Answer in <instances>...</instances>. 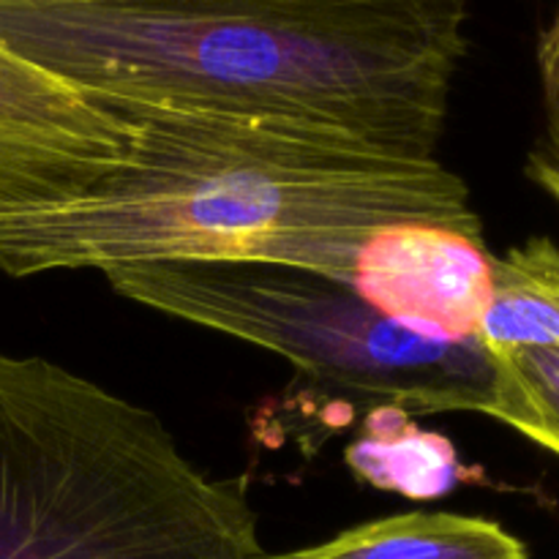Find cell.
<instances>
[{
	"label": "cell",
	"mask_w": 559,
	"mask_h": 559,
	"mask_svg": "<svg viewBox=\"0 0 559 559\" xmlns=\"http://www.w3.org/2000/svg\"><path fill=\"white\" fill-rule=\"evenodd\" d=\"M129 123L115 173L0 224V271H115L153 262H273L349 282L377 233L435 224L484 235L469 186L295 120L104 104Z\"/></svg>",
	"instance_id": "6da1fadb"
},
{
	"label": "cell",
	"mask_w": 559,
	"mask_h": 559,
	"mask_svg": "<svg viewBox=\"0 0 559 559\" xmlns=\"http://www.w3.org/2000/svg\"><path fill=\"white\" fill-rule=\"evenodd\" d=\"M349 284L409 331L473 342L495 293V254L484 235L399 224L369 240Z\"/></svg>",
	"instance_id": "8992f818"
},
{
	"label": "cell",
	"mask_w": 559,
	"mask_h": 559,
	"mask_svg": "<svg viewBox=\"0 0 559 559\" xmlns=\"http://www.w3.org/2000/svg\"><path fill=\"white\" fill-rule=\"evenodd\" d=\"M347 464L377 489L399 491L409 500L451 495L464 478L451 440L424 431L404 409H374L364 437L347 448Z\"/></svg>",
	"instance_id": "9c48e42d"
},
{
	"label": "cell",
	"mask_w": 559,
	"mask_h": 559,
	"mask_svg": "<svg viewBox=\"0 0 559 559\" xmlns=\"http://www.w3.org/2000/svg\"><path fill=\"white\" fill-rule=\"evenodd\" d=\"M467 0H0V44L102 104L254 115L431 158Z\"/></svg>",
	"instance_id": "7a4b0ae2"
},
{
	"label": "cell",
	"mask_w": 559,
	"mask_h": 559,
	"mask_svg": "<svg viewBox=\"0 0 559 559\" xmlns=\"http://www.w3.org/2000/svg\"><path fill=\"white\" fill-rule=\"evenodd\" d=\"M486 353L559 349V246L530 238L495 257V293L478 328Z\"/></svg>",
	"instance_id": "ba28073f"
},
{
	"label": "cell",
	"mask_w": 559,
	"mask_h": 559,
	"mask_svg": "<svg viewBox=\"0 0 559 559\" xmlns=\"http://www.w3.org/2000/svg\"><path fill=\"white\" fill-rule=\"evenodd\" d=\"M267 559H530V551L491 519L413 511L364 522L331 540Z\"/></svg>",
	"instance_id": "52a82bcc"
},
{
	"label": "cell",
	"mask_w": 559,
	"mask_h": 559,
	"mask_svg": "<svg viewBox=\"0 0 559 559\" xmlns=\"http://www.w3.org/2000/svg\"><path fill=\"white\" fill-rule=\"evenodd\" d=\"M544 131L530 151L524 175L559 205V9L538 38Z\"/></svg>",
	"instance_id": "8fae6325"
},
{
	"label": "cell",
	"mask_w": 559,
	"mask_h": 559,
	"mask_svg": "<svg viewBox=\"0 0 559 559\" xmlns=\"http://www.w3.org/2000/svg\"><path fill=\"white\" fill-rule=\"evenodd\" d=\"M495 380L486 415L559 456V349L491 353Z\"/></svg>",
	"instance_id": "30bf717a"
},
{
	"label": "cell",
	"mask_w": 559,
	"mask_h": 559,
	"mask_svg": "<svg viewBox=\"0 0 559 559\" xmlns=\"http://www.w3.org/2000/svg\"><path fill=\"white\" fill-rule=\"evenodd\" d=\"M131 142L115 109L0 44V224L82 194Z\"/></svg>",
	"instance_id": "5b68a950"
},
{
	"label": "cell",
	"mask_w": 559,
	"mask_h": 559,
	"mask_svg": "<svg viewBox=\"0 0 559 559\" xmlns=\"http://www.w3.org/2000/svg\"><path fill=\"white\" fill-rule=\"evenodd\" d=\"M243 478H211L156 413L0 353V559H267Z\"/></svg>",
	"instance_id": "3957f363"
},
{
	"label": "cell",
	"mask_w": 559,
	"mask_h": 559,
	"mask_svg": "<svg viewBox=\"0 0 559 559\" xmlns=\"http://www.w3.org/2000/svg\"><path fill=\"white\" fill-rule=\"evenodd\" d=\"M104 278L134 304L282 355L347 409L486 415L489 407L495 360L478 338L409 331L344 278L273 262H153Z\"/></svg>",
	"instance_id": "277c9868"
}]
</instances>
